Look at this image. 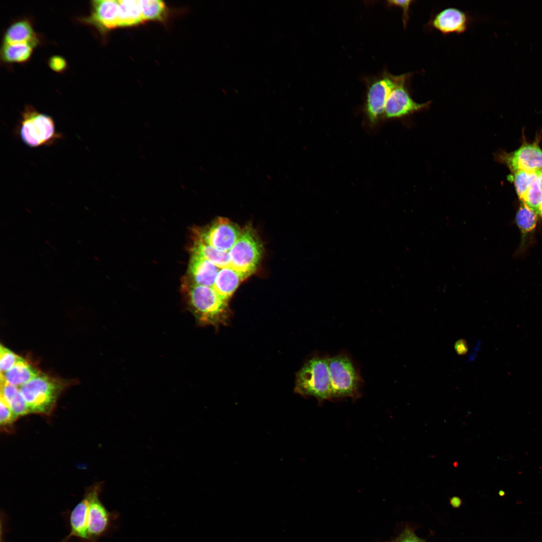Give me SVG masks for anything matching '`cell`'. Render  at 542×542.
<instances>
[{
    "mask_svg": "<svg viewBox=\"0 0 542 542\" xmlns=\"http://www.w3.org/2000/svg\"><path fill=\"white\" fill-rule=\"evenodd\" d=\"M119 4L118 27L137 26L144 23L138 0L118 1Z\"/></svg>",
    "mask_w": 542,
    "mask_h": 542,
    "instance_id": "obj_17",
    "label": "cell"
},
{
    "mask_svg": "<svg viewBox=\"0 0 542 542\" xmlns=\"http://www.w3.org/2000/svg\"><path fill=\"white\" fill-rule=\"evenodd\" d=\"M100 484L89 488L83 498L72 510L70 515V532L62 542H68L72 537L87 541V527L89 507L94 495L100 492Z\"/></svg>",
    "mask_w": 542,
    "mask_h": 542,
    "instance_id": "obj_11",
    "label": "cell"
},
{
    "mask_svg": "<svg viewBox=\"0 0 542 542\" xmlns=\"http://www.w3.org/2000/svg\"><path fill=\"white\" fill-rule=\"evenodd\" d=\"M29 413L50 415L62 389L60 382L41 373L19 387Z\"/></svg>",
    "mask_w": 542,
    "mask_h": 542,
    "instance_id": "obj_5",
    "label": "cell"
},
{
    "mask_svg": "<svg viewBox=\"0 0 542 542\" xmlns=\"http://www.w3.org/2000/svg\"><path fill=\"white\" fill-rule=\"evenodd\" d=\"M22 357L18 356L11 350L1 345L0 348V369L1 373H4L12 368Z\"/></svg>",
    "mask_w": 542,
    "mask_h": 542,
    "instance_id": "obj_21",
    "label": "cell"
},
{
    "mask_svg": "<svg viewBox=\"0 0 542 542\" xmlns=\"http://www.w3.org/2000/svg\"><path fill=\"white\" fill-rule=\"evenodd\" d=\"M8 405L17 418L30 414L27 403L20 391L10 401Z\"/></svg>",
    "mask_w": 542,
    "mask_h": 542,
    "instance_id": "obj_22",
    "label": "cell"
},
{
    "mask_svg": "<svg viewBox=\"0 0 542 542\" xmlns=\"http://www.w3.org/2000/svg\"><path fill=\"white\" fill-rule=\"evenodd\" d=\"M0 423L1 426H7L18 418L10 406L3 400H0Z\"/></svg>",
    "mask_w": 542,
    "mask_h": 542,
    "instance_id": "obj_23",
    "label": "cell"
},
{
    "mask_svg": "<svg viewBox=\"0 0 542 542\" xmlns=\"http://www.w3.org/2000/svg\"><path fill=\"white\" fill-rule=\"evenodd\" d=\"M18 125L21 140L30 148L50 146L62 137L56 130L53 118L40 113L31 105L25 107Z\"/></svg>",
    "mask_w": 542,
    "mask_h": 542,
    "instance_id": "obj_3",
    "label": "cell"
},
{
    "mask_svg": "<svg viewBox=\"0 0 542 542\" xmlns=\"http://www.w3.org/2000/svg\"><path fill=\"white\" fill-rule=\"evenodd\" d=\"M144 22L155 21L164 22L168 14L165 3L159 0H138Z\"/></svg>",
    "mask_w": 542,
    "mask_h": 542,
    "instance_id": "obj_18",
    "label": "cell"
},
{
    "mask_svg": "<svg viewBox=\"0 0 542 542\" xmlns=\"http://www.w3.org/2000/svg\"><path fill=\"white\" fill-rule=\"evenodd\" d=\"M537 215H539L542 218V200L538 207Z\"/></svg>",
    "mask_w": 542,
    "mask_h": 542,
    "instance_id": "obj_29",
    "label": "cell"
},
{
    "mask_svg": "<svg viewBox=\"0 0 542 542\" xmlns=\"http://www.w3.org/2000/svg\"><path fill=\"white\" fill-rule=\"evenodd\" d=\"M29 43L36 47L39 43L31 23L25 19L11 25L6 31L3 43Z\"/></svg>",
    "mask_w": 542,
    "mask_h": 542,
    "instance_id": "obj_13",
    "label": "cell"
},
{
    "mask_svg": "<svg viewBox=\"0 0 542 542\" xmlns=\"http://www.w3.org/2000/svg\"><path fill=\"white\" fill-rule=\"evenodd\" d=\"M29 43H3L1 50L3 61L7 63H24L31 57L33 48Z\"/></svg>",
    "mask_w": 542,
    "mask_h": 542,
    "instance_id": "obj_16",
    "label": "cell"
},
{
    "mask_svg": "<svg viewBox=\"0 0 542 542\" xmlns=\"http://www.w3.org/2000/svg\"><path fill=\"white\" fill-rule=\"evenodd\" d=\"M331 383V400L350 397L353 399L360 395L362 380L352 360L340 354L328 360Z\"/></svg>",
    "mask_w": 542,
    "mask_h": 542,
    "instance_id": "obj_4",
    "label": "cell"
},
{
    "mask_svg": "<svg viewBox=\"0 0 542 542\" xmlns=\"http://www.w3.org/2000/svg\"><path fill=\"white\" fill-rule=\"evenodd\" d=\"M96 493L92 499L89 510L87 535L88 542H97L105 534L116 519L117 514L109 512L99 499Z\"/></svg>",
    "mask_w": 542,
    "mask_h": 542,
    "instance_id": "obj_9",
    "label": "cell"
},
{
    "mask_svg": "<svg viewBox=\"0 0 542 542\" xmlns=\"http://www.w3.org/2000/svg\"><path fill=\"white\" fill-rule=\"evenodd\" d=\"M48 64L51 69L56 72H62L67 68V62L61 56H53L49 60Z\"/></svg>",
    "mask_w": 542,
    "mask_h": 542,
    "instance_id": "obj_25",
    "label": "cell"
},
{
    "mask_svg": "<svg viewBox=\"0 0 542 542\" xmlns=\"http://www.w3.org/2000/svg\"><path fill=\"white\" fill-rule=\"evenodd\" d=\"M499 157L512 172L522 170L536 172L542 169V150L535 143H525L514 152Z\"/></svg>",
    "mask_w": 542,
    "mask_h": 542,
    "instance_id": "obj_8",
    "label": "cell"
},
{
    "mask_svg": "<svg viewBox=\"0 0 542 542\" xmlns=\"http://www.w3.org/2000/svg\"><path fill=\"white\" fill-rule=\"evenodd\" d=\"M118 1L97 0L91 2L90 15L83 18L82 21L104 32L118 28Z\"/></svg>",
    "mask_w": 542,
    "mask_h": 542,
    "instance_id": "obj_10",
    "label": "cell"
},
{
    "mask_svg": "<svg viewBox=\"0 0 542 542\" xmlns=\"http://www.w3.org/2000/svg\"><path fill=\"white\" fill-rule=\"evenodd\" d=\"M455 349L458 354L464 355L466 354L468 351V346L466 342L463 339L457 341L455 345Z\"/></svg>",
    "mask_w": 542,
    "mask_h": 542,
    "instance_id": "obj_27",
    "label": "cell"
},
{
    "mask_svg": "<svg viewBox=\"0 0 542 542\" xmlns=\"http://www.w3.org/2000/svg\"><path fill=\"white\" fill-rule=\"evenodd\" d=\"M395 542H426L418 537L410 529H405L399 535Z\"/></svg>",
    "mask_w": 542,
    "mask_h": 542,
    "instance_id": "obj_26",
    "label": "cell"
},
{
    "mask_svg": "<svg viewBox=\"0 0 542 542\" xmlns=\"http://www.w3.org/2000/svg\"><path fill=\"white\" fill-rule=\"evenodd\" d=\"M413 1H387V5L389 6H395L400 8L402 10V22L404 27H406L407 22L409 20V11L410 6Z\"/></svg>",
    "mask_w": 542,
    "mask_h": 542,
    "instance_id": "obj_24",
    "label": "cell"
},
{
    "mask_svg": "<svg viewBox=\"0 0 542 542\" xmlns=\"http://www.w3.org/2000/svg\"><path fill=\"white\" fill-rule=\"evenodd\" d=\"M403 75H393L384 71L380 75L368 81L364 111L370 123H376L383 117L386 100Z\"/></svg>",
    "mask_w": 542,
    "mask_h": 542,
    "instance_id": "obj_6",
    "label": "cell"
},
{
    "mask_svg": "<svg viewBox=\"0 0 542 542\" xmlns=\"http://www.w3.org/2000/svg\"><path fill=\"white\" fill-rule=\"evenodd\" d=\"M512 180L519 198L521 200L525 194L530 184V174L522 170L513 172Z\"/></svg>",
    "mask_w": 542,
    "mask_h": 542,
    "instance_id": "obj_20",
    "label": "cell"
},
{
    "mask_svg": "<svg viewBox=\"0 0 542 542\" xmlns=\"http://www.w3.org/2000/svg\"><path fill=\"white\" fill-rule=\"evenodd\" d=\"M189 310L201 326L218 327L226 324L230 318L228 303L213 290L200 286L182 285Z\"/></svg>",
    "mask_w": 542,
    "mask_h": 542,
    "instance_id": "obj_1",
    "label": "cell"
},
{
    "mask_svg": "<svg viewBox=\"0 0 542 542\" xmlns=\"http://www.w3.org/2000/svg\"><path fill=\"white\" fill-rule=\"evenodd\" d=\"M411 74H404L390 93L384 107L383 117L386 118L403 117L425 109L430 104V101L417 103L412 98L406 85Z\"/></svg>",
    "mask_w": 542,
    "mask_h": 542,
    "instance_id": "obj_7",
    "label": "cell"
},
{
    "mask_svg": "<svg viewBox=\"0 0 542 542\" xmlns=\"http://www.w3.org/2000/svg\"><path fill=\"white\" fill-rule=\"evenodd\" d=\"M540 188L542 191V169L535 172Z\"/></svg>",
    "mask_w": 542,
    "mask_h": 542,
    "instance_id": "obj_28",
    "label": "cell"
},
{
    "mask_svg": "<svg viewBox=\"0 0 542 542\" xmlns=\"http://www.w3.org/2000/svg\"><path fill=\"white\" fill-rule=\"evenodd\" d=\"M393 542H395V541H393Z\"/></svg>",
    "mask_w": 542,
    "mask_h": 542,
    "instance_id": "obj_30",
    "label": "cell"
},
{
    "mask_svg": "<svg viewBox=\"0 0 542 542\" xmlns=\"http://www.w3.org/2000/svg\"><path fill=\"white\" fill-rule=\"evenodd\" d=\"M515 222L521 233L519 249H524L528 237L533 233L537 222V214L523 202L515 216Z\"/></svg>",
    "mask_w": 542,
    "mask_h": 542,
    "instance_id": "obj_15",
    "label": "cell"
},
{
    "mask_svg": "<svg viewBox=\"0 0 542 542\" xmlns=\"http://www.w3.org/2000/svg\"><path fill=\"white\" fill-rule=\"evenodd\" d=\"M541 200L542 191L539 185L537 176L535 172H530L529 186L521 201L537 214L538 207Z\"/></svg>",
    "mask_w": 542,
    "mask_h": 542,
    "instance_id": "obj_19",
    "label": "cell"
},
{
    "mask_svg": "<svg viewBox=\"0 0 542 542\" xmlns=\"http://www.w3.org/2000/svg\"><path fill=\"white\" fill-rule=\"evenodd\" d=\"M329 358L316 356L309 359L298 372L295 391L304 396H313L319 401L331 400Z\"/></svg>",
    "mask_w": 542,
    "mask_h": 542,
    "instance_id": "obj_2",
    "label": "cell"
},
{
    "mask_svg": "<svg viewBox=\"0 0 542 542\" xmlns=\"http://www.w3.org/2000/svg\"><path fill=\"white\" fill-rule=\"evenodd\" d=\"M468 24L466 14L459 9L449 8L437 14L431 21V25L444 34L462 33Z\"/></svg>",
    "mask_w": 542,
    "mask_h": 542,
    "instance_id": "obj_12",
    "label": "cell"
},
{
    "mask_svg": "<svg viewBox=\"0 0 542 542\" xmlns=\"http://www.w3.org/2000/svg\"><path fill=\"white\" fill-rule=\"evenodd\" d=\"M41 372L28 361L22 358L12 368L4 373L1 376L8 383L20 387Z\"/></svg>",
    "mask_w": 542,
    "mask_h": 542,
    "instance_id": "obj_14",
    "label": "cell"
}]
</instances>
